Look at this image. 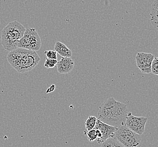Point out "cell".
<instances>
[{"label":"cell","mask_w":158,"mask_h":147,"mask_svg":"<svg viewBox=\"0 0 158 147\" xmlns=\"http://www.w3.org/2000/svg\"><path fill=\"white\" fill-rule=\"evenodd\" d=\"M128 113L126 105L109 97L100 106L98 116L101 122L118 128L125 125Z\"/></svg>","instance_id":"cell-1"},{"label":"cell","mask_w":158,"mask_h":147,"mask_svg":"<svg viewBox=\"0 0 158 147\" xmlns=\"http://www.w3.org/2000/svg\"><path fill=\"white\" fill-rule=\"evenodd\" d=\"M10 65L19 73L32 71L39 64L41 58L36 51L17 48L7 55Z\"/></svg>","instance_id":"cell-2"},{"label":"cell","mask_w":158,"mask_h":147,"mask_svg":"<svg viewBox=\"0 0 158 147\" xmlns=\"http://www.w3.org/2000/svg\"><path fill=\"white\" fill-rule=\"evenodd\" d=\"M25 29L24 26L17 20L9 23L1 31V44L3 48L9 51L17 49Z\"/></svg>","instance_id":"cell-3"},{"label":"cell","mask_w":158,"mask_h":147,"mask_svg":"<svg viewBox=\"0 0 158 147\" xmlns=\"http://www.w3.org/2000/svg\"><path fill=\"white\" fill-rule=\"evenodd\" d=\"M114 138L124 147H141L142 145L141 136L127 128L125 125L117 128Z\"/></svg>","instance_id":"cell-4"},{"label":"cell","mask_w":158,"mask_h":147,"mask_svg":"<svg viewBox=\"0 0 158 147\" xmlns=\"http://www.w3.org/2000/svg\"><path fill=\"white\" fill-rule=\"evenodd\" d=\"M41 47V40L38 33L34 28L25 29L22 38L20 40L18 48H23L32 51H38Z\"/></svg>","instance_id":"cell-5"},{"label":"cell","mask_w":158,"mask_h":147,"mask_svg":"<svg viewBox=\"0 0 158 147\" xmlns=\"http://www.w3.org/2000/svg\"><path fill=\"white\" fill-rule=\"evenodd\" d=\"M148 118L144 117H136L131 113L128 112L125 125L127 128L137 134L142 135L145 128Z\"/></svg>","instance_id":"cell-6"},{"label":"cell","mask_w":158,"mask_h":147,"mask_svg":"<svg viewBox=\"0 0 158 147\" xmlns=\"http://www.w3.org/2000/svg\"><path fill=\"white\" fill-rule=\"evenodd\" d=\"M94 128L98 133L97 142L102 144L108 138L114 137V134L118 128L107 125L98 119Z\"/></svg>","instance_id":"cell-7"},{"label":"cell","mask_w":158,"mask_h":147,"mask_svg":"<svg viewBox=\"0 0 158 147\" xmlns=\"http://www.w3.org/2000/svg\"><path fill=\"white\" fill-rule=\"evenodd\" d=\"M154 56L149 53L139 52L136 56V64L143 74L152 73L151 67Z\"/></svg>","instance_id":"cell-8"},{"label":"cell","mask_w":158,"mask_h":147,"mask_svg":"<svg viewBox=\"0 0 158 147\" xmlns=\"http://www.w3.org/2000/svg\"><path fill=\"white\" fill-rule=\"evenodd\" d=\"M57 71L60 74H67L73 70L74 62L71 57H61L57 61Z\"/></svg>","instance_id":"cell-9"},{"label":"cell","mask_w":158,"mask_h":147,"mask_svg":"<svg viewBox=\"0 0 158 147\" xmlns=\"http://www.w3.org/2000/svg\"><path fill=\"white\" fill-rule=\"evenodd\" d=\"M54 48L56 53L62 57H71L72 56V51L61 42H56Z\"/></svg>","instance_id":"cell-10"},{"label":"cell","mask_w":158,"mask_h":147,"mask_svg":"<svg viewBox=\"0 0 158 147\" xmlns=\"http://www.w3.org/2000/svg\"><path fill=\"white\" fill-rule=\"evenodd\" d=\"M150 22L154 28L158 32V0H155L152 5Z\"/></svg>","instance_id":"cell-11"},{"label":"cell","mask_w":158,"mask_h":147,"mask_svg":"<svg viewBox=\"0 0 158 147\" xmlns=\"http://www.w3.org/2000/svg\"><path fill=\"white\" fill-rule=\"evenodd\" d=\"M101 147H124L115 138H108L101 144Z\"/></svg>","instance_id":"cell-12"},{"label":"cell","mask_w":158,"mask_h":147,"mask_svg":"<svg viewBox=\"0 0 158 147\" xmlns=\"http://www.w3.org/2000/svg\"><path fill=\"white\" fill-rule=\"evenodd\" d=\"M98 118L93 115H90L87 119L85 122V127L86 130L89 131L95 128Z\"/></svg>","instance_id":"cell-13"},{"label":"cell","mask_w":158,"mask_h":147,"mask_svg":"<svg viewBox=\"0 0 158 147\" xmlns=\"http://www.w3.org/2000/svg\"><path fill=\"white\" fill-rule=\"evenodd\" d=\"M57 63V60L54 59H50L46 58L45 62H44V66L47 69L50 68H54L56 66Z\"/></svg>","instance_id":"cell-14"},{"label":"cell","mask_w":158,"mask_h":147,"mask_svg":"<svg viewBox=\"0 0 158 147\" xmlns=\"http://www.w3.org/2000/svg\"><path fill=\"white\" fill-rule=\"evenodd\" d=\"M87 135L89 141L90 142L96 140L98 139V133L95 128L88 131V132L87 133Z\"/></svg>","instance_id":"cell-15"},{"label":"cell","mask_w":158,"mask_h":147,"mask_svg":"<svg viewBox=\"0 0 158 147\" xmlns=\"http://www.w3.org/2000/svg\"><path fill=\"white\" fill-rule=\"evenodd\" d=\"M151 71L152 74L158 76V57L154 58L152 62Z\"/></svg>","instance_id":"cell-16"},{"label":"cell","mask_w":158,"mask_h":147,"mask_svg":"<svg viewBox=\"0 0 158 147\" xmlns=\"http://www.w3.org/2000/svg\"><path fill=\"white\" fill-rule=\"evenodd\" d=\"M44 55L46 56L48 58L50 59H54V60H57V53L55 51L53 50H48V51H46L44 52Z\"/></svg>","instance_id":"cell-17"},{"label":"cell","mask_w":158,"mask_h":147,"mask_svg":"<svg viewBox=\"0 0 158 147\" xmlns=\"http://www.w3.org/2000/svg\"><path fill=\"white\" fill-rule=\"evenodd\" d=\"M54 86H55V85H54V84H53V85H52V86H51L49 88H48V90L46 91V93H48L54 91V90H55V89H52V87H54Z\"/></svg>","instance_id":"cell-18"}]
</instances>
